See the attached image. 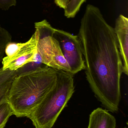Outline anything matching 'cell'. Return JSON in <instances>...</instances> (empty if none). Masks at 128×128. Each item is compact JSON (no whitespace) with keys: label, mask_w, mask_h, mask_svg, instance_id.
<instances>
[{"label":"cell","mask_w":128,"mask_h":128,"mask_svg":"<svg viewBox=\"0 0 128 128\" xmlns=\"http://www.w3.org/2000/svg\"><path fill=\"white\" fill-rule=\"evenodd\" d=\"M86 77L97 99L108 111L118 110L123 66L114 28L99 8L88 4L80 22Z\"/></svg>","instance_id":"obj_1"},{"label":"cell","mask_w":128,"mask_h":128,"mask_svg":"<svg viewBox=\"0 0 128 128\" xmlns=\"http://www.w3.org/2000/svg\"><path fill=\"white\" fill-rule=\"evenodd\" d=\"M56 80V70L47 66L18 74L8 98L13 115L18 118L27 117L54 88Z\"/></svg>","instance_id":"obj_2"},{"label":"cell","mask_w":128,"mask_h":128,"mask_svg":"<svg viewBox=\"0 0 128 128\" xmlns=\"http://www.w3.org/2000/svg\"><path fill=\"white\" fill-rule=\"evenodd\" d=\"M56 70L55 86L38 106L27 116L35 128H52L74 93L73 74Z\"/></svg>","instance_id":"obj_3"},{"label":"cell","mask_w":128,"mask_h":128,"mask_svg":"<svg viewBox=\"0 0 128 128\" xmlns=\"http://www.w3.org/2000/svg\"><path fill=\"white\" fill-rule=\"evenodd\" d=\"M35 28L37 51L42 63L52 68L71 73L70 66L63 56L58 42L53 37L55 28L46 20L35 22Z\"/></svg>","instance_id":"obj_4"},{"label":"cell","mask_w":128,"mask_h":128,"mask_svg":"<svg viewBox=\"0 0 128 128\" xmlns=\"http://www.w3.org/2000/svg\"><path fill=\"white\" fill-rule=\"evenodd\" d=\"M37 44V39L34 34L26 42H11L8 44L5 50L7 56L2 61L3 70H17L27 64L36 62Z\"/></svg>","instance_id":"obj_5"},{"label":"cell","mask_w":128,"mask_h":128,"mask_svg":"<svg viewBox=\"0 0 128 128\" xmlns=\"http://www.w3.org/2000/svg\"><path fill=\"white\" fill-rule=\"evenodd\" d=\"M53 36L58 42L63 56L70 66L71 73L74 75L85 70L82 44L77 35L55 28Z\"/></svg>","instance_id":"obj_6"},{"label":"cell","mask_w":128,"mask_h":128,"mask_svg":"<svg viewBox=\"0 0 128 128\" xmlns=\"http://www.w3.org/2000/svg\"><path fill=\"white\" fill-rule=\"evenodd\" d=\"M114 31L123 66V73L128 74V19L120 15L116 19Z\"/></svg>","instance_id":"obj_7"},{"label":"cell","mask_w":128,"mask_h":128,"mask_svg":"<svg viewBox=\"0 0 128 128\" xmlns=\"http://www.w3.org/2000/svg\"><path fill=\"white\" fill-rule=\"evenodd\" d=\"M116 120L107 110L98 108L89 115L88 128H116Z\"/></svg>","instance_id":"obj_8"},{"label":"cell","mask_w":128,"mask_h":128,"mask_svg":"<svg viewBox=\"0 0 128 128\" xmlns=\"http://www.w3.org/2000/svg\"><path fill=\"white\" fill-rule=\"evenodd\" d=\"M18 70H10L8 69L0 68V106L6 102L13 82L19 74Z\"/></svg>","instance_id":"obj_9"},{"label":"cell","mask_w":128,"mask_h":128,"mask_svg":"<svg viewBox=\"0 0 128 128\" xmlns=\"http://www.w3.org/2000/svg\"><path fill=\"white\" fill-rule=\"evenodd\" d=\"M86 1V0H70L64 9V16L68 18L75 17L79 11L83 4Z\"/></svg>","instance_id":"obj_10"},{"label":"cell","mask_w":128,"mask_h":128,"mask_svg":"<svg viewBox=\"0 0 128 128\" xmlns=\"http://www.w3.org/2000/svg\"><path fill=\"white\" fill-rule=\"evenodd\" d=\"M11 40L12 36L10 33L0 25V62L4 58L6 46Z\"/></svg>","instance_id":"obj_11"},{"label":"cell","mask_w":128,"mask_h":128,"mask_svg":"<svg viewBox=\"0 0 128 128\" xmlns=\"http://www.w3.org/2000/svg\"><path fill=\"white\" fill-rule=\"evenodd\" d=\"M13 115V111L8 102L0 106V128H4L10 117Z\"/></svg>","instance_id":"obj_12"},{"label":"cell","mask_w":128,"mask_h":128,"mask_svg":"<svg viewBox=\"0 0 128 128\" xmlns=\"http://www.w3.org/2000/svg\"><path fill=\"white\" fill-rule=\"evenodd\" d=\"M16 0H0V9L8 10L11 7L16 5Z\"/></svg>","instance_id":"obj_13"},{"label":"cell","mask_w":128,"mask_h":128,"mask_svg":"<svg viewBox=\"0 0 128 128\" xmlns=\"http://www.w3.org/2000/svg\"><path fill=\"white\" fill-rule=\"evenodd\" d=\"M70 0H54L56 4L60 8L64 9Z\"/></svg>","instance_id":"obj_14"},{"label":"cell","mask_w":128,"mask_h":128,"mask_svg":"<svg viewBox=\"0 0 128 128\" xmlns=\"http://www.w3.org/2000/svg\"></svg>","instance_id":"obj_15"}]
</instances>
